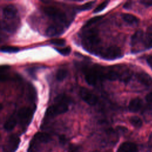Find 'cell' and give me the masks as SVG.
<instances>
[{"mask_svg": "<svg viewBox=\"0 0 152 152\" xmlns=\"http://www.w3.org/2000/svg\"><path fill=\"white\" fill-rule=\"evenodd\" d=\"M51 136L46 132H37L36 134L30 142L29 150L33 148L37 144L40 143H47L51 140Z\"/></svg>", "mask_w": 152, "mask_h": 152, "instance_id": "obj_8", "label": "cell"}, {"mask_svg": "<svg viewBox=\"0 0 152 152\" xmlns=\"http://www.w3.org/2000/svg\"><path fill=\"white\" fill-rule=\"evenodd\" d=\"M96 69H91L87 71L85 75V80L87 83L90 86H94L99 79H102V72Z\"/></svg>", "mask_w": 152, "mask_h": 152, "instance_id": "obj_9", "label": "cell"}, {"mask_svg": "<svg viewBox=\"0 0 152 152\" xmlns=\"http://www.w3.org/2000/svg\"><path fill=\"white\" fill-rule=\"evenodd\" d=\"M55 103L48 107L46 111V116L48 118H53L60 114L66 112L68 110L69 99L64 95L60 94L55 99Z\"/></svg>", "mask_w": 152, "mask_h": 152, "instance_id": "obj_1", "label": "cell"}, {"mask_svg": "<svg viewBox=\"0 0 152 152\" xmlns=\"http://www.w3.org/2000/svg\"><path fill=\"white\" fill-rule=\"evenodd\" d=\"M20 50V49L17 47L11 46H4L1 48V51L2 52L5 53H15Z\"/></svg>", "mask_w": 152, "mask_h": 152, "instance_id": "obj_20", "label": "cell"}, {"mask_svg": "<svg viewBox=\"0 0 152 152\" xmlns=\"http://www.w3.org/2000/svg\"><path fill=\"white\" fill-rule=\"evenodd\" d=\"M102 79L115 81L120 79V74L113 69H109L106 72H102Z\"/></svg>", "mask_w": 152, "mask_h": 152, "instance_id": "obj_13", "label": "cell"}, {"mask_svg": "<svg viewBox=\"0 0 152 152\" xmlns=\"http://www.w3.org/2000/svg\"><path fill=\"white\" fill-rule=\"evenodd\" d=\"M49 42L51 44L57 46H63L66 43L65 40L64 39H53Z\"/></svg>", "mask_w": 152, "mask_h": 152, "instance_id": "obj_24", "label": "cell"}, {"mask_svg": "<svg viewBox=\"0 0 152 152\" xmlns=\"http://www.w3.org/2000/svg\"><path fill=\"white\" fill-rule=\"evenodd\" d=\"M56 50L63 56H68L71 53V49L70 47L68 46V47H65L62 48H57L56 49Z\"/></svg>", "mask_w": 152, "mask_h": 152, "instance_id": "obj_23", "label": "cell"}, {"mask_svg": "<svg viewBox=\"0 0 152 152\" xmlns=\"http://www.w3.org/2000/svg\"><path fill=\"white\" fill-rule=\"evenodd\" d=\"M147 64L149 65V66L152 69V55H150L147 57Z\"/></svg>", "mask_w": 152, "mask_h": 152, "instance_id": "obj_30", "label": "cell"}, {"mask_svg": "<svg viewBox=\"0 0 152 152\" xmlns=\"http://www.w3.org/2000/svg\"><path fill=\"white\" fill-rule=\"evenodd\" d=\"M95 3L94 1H90V2H88L86 4H84V5H83L82 6L78 8V10L79 11H86V10H88L90 9H91L94 4Z\"/></svg>", "mask_w": 152, "mask_h": 152, "instance_id": "obj_25", "label": "cell"}, {"mask_svg": "<svg viewBox=\"0 0 152 152\" xmlns=\"http://www.w3.org/2000/svg\"><path fill=\"white\" fill-rule=\"evenodd\" d=\"M130 7H131V2H126V3L125 4V5L124 6V7L125 8H126V9L129 8Z\"/></svg>", "mask_w": 152, "mask_h": 152, "instance_id": "obj_32", "label": "cell"}, {"mask_svg": "<svg viewBox=\"0 0 152 152\" xmlns=\"http://www.w3.org/2000/svg\"><path fill=\"white\" fill-rule=\"evenodd\" d=\"M99 56L105 60H114L121 58L123 56L121 49L116 46H110L105 49L99 50Z\"/></svg>", "mask_w": 152, "mask_h": 152, "instance_id": "obj_3", "label": "cell"}, {"mask_svg": "<svg viewBox=\"0 0 152 152\" xmlns=\"http://www.w3.org/2000/svg\"><path fill=\"white\" fill-rule=\"evenodd\" d=\"M109 2L108 1H104V2H102L96 8H95V9L93 11V12L94 13H97V12H99L103 11L107 7V5Z\"/></svg>", "mask_w": 152, "mask_h": 152, "instance_id": "obj_27", "label": "cell"}, {"mask_svg": "<svg viewBox=\"0 0 152 152\" xmlns=\"http://www.w3.org/2000/svg\"><path fill=\"white\" fill-rule=\"evenodd\" d=\"M144 32L142 30H138L134 33V34L131 37V43L132 46H134L140 41L142 40L143 38Z\"/></svg>", "mask_w": 152, "mask_h": 152, "instance_id": "obj_17", "label": "cell"}, {"mask_svg": "<svg viewBox=\"0 0 152 152\" xmlns=\"http://www.w3.org/2000/svg\"><path fill=\"white\" fill-rule=\"evenodd\" d=\"M100 42V39L98 36V33L94 30L86 32L83 38V43L84 47L91 49V51H94L93 48H97Z\"/></svg>", "mask_w": 152, "mask_h": 152, "instance_id": "obj_4", "label": "cell"}, {"mask_svg": "<svg viewBox=\"0 0 152 152\" xmlns=\"http://www.w3.org/2000/svg\"><path fill=\"white\" fill-rule=\"evenodd\" d=\"M80 95L81 99L88 105L94 106L98 102V98L96 95L85 87L80 88Z\"/></svg>", "mask_w": 152, "mask_h": 152, "instance_id": "obj_7", "label": "cell"}, {"mask_svg": "<svg viewBox=\"0 0 152 152\" xmlns=\"http://www.w3.org/2000/svg\"><path fill=\"white\" fill-rule=\"evenodd\" d=\"M144 45L147 49L152 48V33L147 34L144 41Z\"/></svg>", "mask_w": 152, "mask_h": 152, "instance_id": "obj_22", "label": "cell"}, {"mask_svg": "<svg viewBox=\"0 0 152 152\" xmlns=\"http://www.w3.org/2000/svg\"><path fill=\"white\" fill-rule=\"evenodd\" d=\"M80 148L79 146L75 145H70L68 152H80Z\"/></svg>", "mask_w": 152, "mask_h": 152, "instance_id": "obj_28", "label": "cell"}, {"mask_svg": "<svg viewBox=\"0 0 152 152\" xmlns=\"http://www.w3.org/2000/svg\"><path fill=\"white\" fill-rule=\"evenodd\" d=\"M142 101L140 98H134L132 99L129 103L128 109L132 112H138L142 106Z\"/></svg>", "mask_w": 152, "mask_h": 152, "instance_id": "obj_14", "label": "cell"}, {"mask_svg": "<svg viewBox=\"0 0 152 152\" xmlns=\"http://www.w3.org/2000/svg\"><path fill=\"white\" fill-rule=\"evenodd\" d=\"M137 78L138 81L141 83L142 84L149 86L152 84V78L148 74L141 72L137 74Z\"/></svg>", "mask_w": 152, "mask_h": 152, "instance_id": "obj_15", "label": "cell"}, {"mask_svg": "<svg viewBox=\"0 0 152 152\" xmlns=\"http://www.w3.org/2000/svg\"><path fill=\"white\" fill-rule=\"evenodd\" d=\"M20 142V138L17 135H11L7 140L5 148L7 150V152H15L19 145Z\"/></svg>", "mask_w": 152, "mask_h": 152, "instance_id": "obj_10", "label": "cell"}, {"mask_svg": "<svg viewBox=\"0 0 152 152\" xmlns=\"http://www.w3.org/2000/svg\"><path fill=\"white\" fill-rule=\"evenodd\" d=\"M117 152H138V148L133 142H124L120 145Z\"/></svg>", "mask_w": 152, "mask_h": 152, "instance_id": "obj_12", "label": "cell"}, {"mask_svg": "<svg viewBox=\"0 0 152 152\" xmlns=\"http://www.w3.org/2000/svg\"><path fill=\"white\" fill-rule=\"evenodd\" d=\"M63 27L60 25H51L46 30V34L49 37L59 36L64 32Z\"/></svg>", "mask_w": 152, "mask_h": 152, "instance_id": "obj_11", "label": "cell"}, {"mask_svg": "<svg viewBox=\"0 0 152 152\" xmlns=\"http://www.w3.org/2000/svg\"><path fill=\"white\" fill-rule=\"evenodd\" d=\"M44 12L52 19L60 22H65L66 17L64 12L54 7H46L43 8Z\"/></svg>", "mask_w": 152, "mask_h": 152, "instance_id": "obj_6", "label": "cell"}, {"mask_svg": "<svg viewBox=\"0 0 152 152\" xmlns=\"http://www.w3.org/2000/svg\"><path fill=\"white\" fill-rule=\"evenodd\" d=\"M17 122V121L16 118L14 116H11L4 123V128L6 131H11L15 126Z\"/></svg>", "mask_w": 152, "mask_h": 152, "instance_id": "obj_16", "label": "cell"}, {"mask_svg": "<svg viewBox=\"0 0 152 152\" xmlns=\"http://www.w3.org/2000/svg\"><path fill=\"white\" fill-rule=\"evenodd\" d=\"M67 74L68 72L65 69H59L58 70L56 74V79L59 81H61L62 80H64L67 76Z\"/></svg>", "mask_w": 152, "mask_h": 152, "instance_id": "obj_21", "label": "cell"}, {"mask_svg": "<svg viewBox=\"0 0 152 152\" xmlns=\"http://www.w3.org/2000/svg\"><path fill=\"white\" fill-rule=\"evenodd\" d=\"M145 100L148 102H152V92L149 93L146 95Z\"/></svg>", "mask_w": 152, "mask_h": 152, "instance_id": "obj_31", "label": "cell"}, {"mask_svg": "<svg viewBox=\"0 0 152 152\" xmlns=\"http://www.w3.org/2000/svg\"><path fill=\"white\" fill-rule=\"evenodd\" d=\"M140 2L147 7L152 5V0H144V1H141Z\"/></svg>", "mask_w": 152, "mask_h": 152, "instance_id": "obj_29", "label": "cell"}, {"mask_svg": "<svg viewBox=\"0 0 152 152\" xmlns=\"http://www.w3.org/2000/svg\"><path fill=\"white\" fill-rule=\"evenodd\" d=\"M129 122L131 125L135 128H140L142 125V122L141 119L137 116H133L131 117L129 119Z\"/></svg>", "mask_w": 152, "mask_h": 152, "instance_id": "obj_19", "label": "cell"}, {"mask_svg": "<svg viewBox=\"0 0 152 152\" xmlns=\"http://www.w3.org/2000/svg\"><path fill=\"white\" fill-rule=\"evenodd\" d=\"M33 116V110L29 107L21 108L18 113L20 123L23 127H26L31 122Z\"/></svg>", "mask_w": 152, "mask_h": 152, "instance_id": "obj_5", "label": "cell"}, {"mask_svg": "<svg viewBox=\"0 0 152 152\" xmlns=\"http://www.w3.org/2000/svg\"><path fill=\"white\" fill-rule=\"evenodd\" d=\"M4 22L2 26L7 31L14 32L17 27L16 22L14 20L17 17V10L13 5H8L5 6L2 10Z\"/></svg>", "mask_w": 152, "mask_h": 152, "instance_id": "obj_2", "label": "cell"}, {"mask_svg": "<svg viewBox=\"0 0 152 152\" xmlns=\"http://www.w3.org/2000/svg\"><path fill=\"white\" fill-rule=\"evenodd\" d=\"M122 17L123 20L129 24H136L139 22V19L136 16L131 14H123Z\"/></svg>", "mask_w": 152, "mask_h": 152, "instance_id": "obj_18", "label": "cell"}, {"mask_svg": "<svg viewBox=\"0 0 152 152\" xmlns=\"http://www.w3.org/2000/svg\"><path fill=\"white\" fill-rule=\"evenodd\" d=\"M103 17V16H96L94 17H93L90 19H89L85 24V27H88L90 26H91L92 24H94L95 23L97 22L99 20H100Z\"/></svg>", "mask_w": 152, "mask_h": 152, "instance_id": "obj_26", "label": "cell"}]
</instances>
